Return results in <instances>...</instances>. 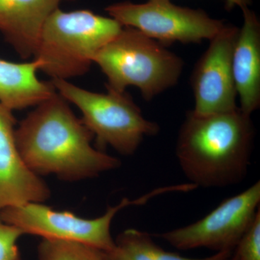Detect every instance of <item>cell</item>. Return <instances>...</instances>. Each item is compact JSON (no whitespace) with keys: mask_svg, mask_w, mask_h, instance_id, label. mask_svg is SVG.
Returning <instances> with one entry per match:
<instances>
[{"mask_svg":"<svg viewBox=\"0 0 260 260\" xmlns=\"http://www.w3.org/2000/svg\"><path fill=\"white\" fill-rule=\"evenodd\" d=\"M94 135L56 93L37 106L15 129L20 155L34 174L61 180L93 179L118 169L119 159L95 148Z\"/></svg>","mask_w":260,"mask_h":260,"instance_id":"6da1fadb","label":"cell"},{"mask_svg":"<svg viewBox=\"0 0 260 260\" xmlns=\"http://www.w3.org/2000/svg\"><path fill=\"white\" fill-rule=\"evenodd\" d=\"M254 128L239 107L198 114L189 111L176 143L183 174L197 188H223L242 182L251 164Z\"/></svg>","mask_w":260,"mask_h":260,"instance_id":"7a4b0ae2","label":"cell"},{"mask_svg":"<svg viewBox=\"0 0 260 260\" xmlns=\"http://www.w3.org/2000/svg\"><path fill=\"white\" fill-rule=\"evenodd\" d=\"M122 25L111 17L87 10L57 9L43 28L34 59L52 80L88 73L98 52L119 35Z\"/></svg>","mask_w":260,"mask_h":260,"instance_id":"3957f363","label":"cell"},{"mask_svg":"<svg viewBox=\"0 0 260 260\" xmlns=\"http://www.w3.org/2000/svg\"><path fill=\"white\" fill-rule=\"evenodd\" d=\"M93 63L107 77V90L124 92L136 87L146 101L174 86L184 69L180 56L131 27H123L97 53Z\"/></svg>","mask_w":260,"mask_h":260,"instance_id":"277c9868","label":"cell"},{"mask_svg":"<svg viewBox=\"0 0 260 260\" xmlns=\"http://www.w3.org/2000/svg\"><path fill=\"white\" fill-rule=\"evenodd\" d=\"M56 91L82 113V121L93 133L96 147H112L125 156L134 155L147 137L160 131L157 123L145 119L129 94L107 90V93L90 91L65 80L51 81Z\"/></svg>","mask_w":260,"mask_h":260,"instance_id":"5b68a950","label":"cell"},{"mask_svg":"<svg viewBox=\"0 0 260 260\" xmlns=\"http://www.w3.org/2000/svg\"><path fill=\"white\" fill-rule=\"evenodd\" d=\"M160 194L161 191L157 188L137 199L124 198L119 204L109 207L102 216L93 219L81 218L72 212L57 211L43 203H25L5 208L0 211V219L18 228L24 234L83 243L109 251L115 246L111 225L116 214L127 207L144 205Z\"/></svg>","mask_w":260,"mask_h":260,"instance_id":"8992f818","label":"cell"},{"mask_svg":"<svg viewBox=\"0 0 260 260\" xmlns=\"http://www.w3.org/2000/svg\"><path fill=\"white\" fill-rule=\"evenodd\" d=\"M106 11L122 26L137 29L164 45L210 41L226 25L204 10L179 6L171 0L121 2L109 5Z\"/></svg>","mask_w":260,"mask_h":260,"instance_id":"52a82bcc","label":"cell"},{"mask_svg":"<svg viewBox=\"0 0 260 260\" xmlns=\"http://www.w3.org/2000/svg\"><path fill=\"white\" fill-rule=\"evenodd\" d=\"M260 181L228 198L194 223L158 234L181 250L206 248L220 252L232 251L259 212Z\"/></svg>","mask_w":260,"mask_h":260,"instance_id":"ba28073f","label":"cell"},{"mask_svg":"<svg viewBox=\"0 0 260 260\" xmlns=\"http://www.w3.org/2000/svg\"><path fill=\"white\" fill-rule=\"evenodd\" d=\"M239 28L226 24L210 39L191 77L194 97L193 112L198 114L229 112L239 107L232 71V54Z\"/></svg>","mask_w":260,"mask_h":260,"instance_id":"9c48e42d","label":"cell"},{"mask_svg":"<svg viewBox=\"0 0 260 260\" xmlns=\"http://www.w3.org/2000/svg\"><path fill=\"white\" fill-rule=\"evenodd\" d=\"M13 111L0 104V211L50 198L47 183L26 165L15 140Z\"/></svg>","mask_w":260,"mask_h":260,"instance_id":"30bf717a","label":"cell"},{"mask_svg":"<svg viewBox=\"0 0 260 260\" xmlns=\"http://www.w3.org/2000/svg\"><path fill=\"white\" fill-rule=\"evenodd\" d=\"M243 24L232 54V71L239 109L251 116L260 106V22L254 11L242 9Z\"/></svg>","mask_w":260,"mask_h":260,"instance_id":"8fae6325","label":"cell"},{"mask_svg":"<svg viewBox=\"0 0 260 260\" xmlns=\"http://www.w3.org/2000/svg\"><path fill=\"white\" fill-rule=\"evenodd\" d=\"M62 0H0V32L23 59L35 56L44 24Z\"/></svg>","mask_w":260,"mask_h":260,"instance_id":"7c38bea8","label":"cell"},{"mask_svg":"<svg viewBox=\"0 0 260 260\" xmlns=\"http://www.w3.org/2000/svg\"><path fill=\"white\" fill-rule=\"evenodd\" d=\"M37 59L15 63L0 59V104L11 111L37 107L56 93L51 82L37 78Z\"/></svg>","mask_w":260,"mask_h":260,"instance_id":"4fadbf2b","label":"cell"},{"mask_svg":"<svg viewBox=\"0 0 260 260\" xmlns=\"http://www.w3.org/2000/svg\"><path fill=\"white\" fill-rule=\"evenodd\" d=\"M112 250L105 251L108 260H157V245L148 233L130 229L121 233Z\"/></svg>","mask_w":260,"mask_h":260,"instance_id":"5bb4252c","label":"cell"},{"mask_svg":"<svg viewBox=\"0 0 260 260\" xmlns=\"http://www.w3.org/2000/svg\"><path fill=\"white\" fill-rule=\"evenodd\" d=\"M38 260H108L105 251L83 243L43 239Z\"/></svg>","mask_w":260,"mask_h":260,"instance_id":"9a60e30c","label":"cell"},{"mask_svg":"<svg viewBox=\"0 0 260 260\" xmlns=\"http://www.w3.org/2000/svg\"><path fill=\"white\" fill-rule=\"evenodd\" d=\"M234 249L237 260H260V210Z\"/></svg>","mask_w":260,"mask_h":260,"instance_id":"2e32d148","label":"cell"},{"mask_svg":"<svg viewBox=\"0 0 260 260\" xmlns=\"http://www.w3.org/2000/svg\"><path fill=\"white\" fill-rule=\"evenodd\" d=\"M23 234L18 228L0 219V260H21L18 242Z\"/></svg>","mask_w":260,"mask_h":260,"instance_id":"e0dca14e","label":"cell"},{"mask_svg":"<svg viewBox=\"0 0 260 260\" xmlns=\"http://www.w3.org/2000/svg\"><path fill=\"white\" fill-rule=\"evenodd\" d=\"M225 1L228 8L238 7L242 10L249 7L251 3V0H225Z\"/></svg>","mask_w":260,"mask_h":260,"instance_id":"ac0fdd59","label":"cell"},{"mask_svg":"<svg viewBox=\"0 0 260 260\" xmlns=\"http://www.w3.org/2000/svg\"><path fill=\"white\" fill-rule=\"evenodd\" d=\"M223 260H237V258L236 256L234 255V254H232L229 257L226 258V259Z\"/></svg>","mask_w":260,"mask_h":260,"instance_id":"d6986e66","label":"cell"},{"mask_svg":"<svg viewBox=\"0 0 260 260\" xmlns=\"http://www.w3.org/2000/svg\"><path fill=\"white\" fill-rule=\"evenodd\" d=\"M69 1H73V0H69Z\"/></svg>","mask_w":260,"mask_h":260,"instance_id":"ffe728a7","label":"cell"}]
</instances>
